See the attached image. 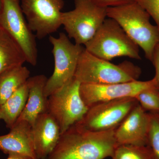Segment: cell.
<instances>
[{"instance_id": "obj_8", "label": "cell", "mask_w": 159, "mask_h": 159, "mask_svg": "<svg viewBox=\"0 0 159 159\" xmlns=\"http://www.w3.org/2000/svg\"><path fill=\"white\" fill-rule=\"evenodd\" d=\"M0 26L17 43L25 57L26 62L33 66L36 65L38 60L36 36L28 25L20 0H2Z\"/></svg>"}, {"instance_id": "obj_15", "label": "cell", "mask_w": 159, "mask_h": 159, "mask_svg": "<svg viewBox=\"0 0 159 159\" xmlns=\"http://www.w3.org/2000/svg\"><path fill=\"white\" fill-rule=\"evenodd\" d=\"M48 79L43 74L29 77L27 81L29 90L28 100L18 121H25L32 125L39 115L48 112V97L44 94Z\"/></svg>"}, {"instance_id": "obj_18", "label": "cell", "mask_w": 159, "mask_h": 159, "mask_svg": "<svg viewBox=\"0 0 159 159\" xmlns=\"http://www.w3.org/2000/svg\"><path fill=\"white\" fill-rule=\"evenodd\" d=\"M30 72L26 66L16 67L0 75V107L25 84Z\"/></svg>"}, {"instance_id": "obj_1", "label": "cell", "mask_w": 159, "mask_h": 159, "mask_svg": "<svg viewBox=\"0 0 159 159\" xmlns=\"http://www.w3.org/2000/svg\"><path fill=\"white\" fill-rule=\"evenodd\" d=\"M115 130L93 131L75 123L61 134L47 159H105L117 146Z\"/></svg>"}, {"instance_id": "obj_25", "label": "cell", "mask_w": 159, "mask_h": 159, "mask_svg": "<svg viewBox=\"0 0 159 159\" xmlns=\"http://www.w3.org/2000/svg\"><path fill=\"white\" fill-rule=\"evenodd\" d=\"M6 159H29L26 157L16 154H9V156Z\"/></svg>"}, {"instance_id": "obj_16", "label": "cell", "mask_w": 159, "mask_h": 159, "mask_svg": "<svg viewBox=\"0 0 159 159\" xmlns=\"http://www.w3.org/2000/svg\"><path fill=\"white\" fill-rule=\"evenodd\" d=\"M25 62V57L17 43L0 26V75Z\"/></svg>"}, {"instance_id": "obj_7", "label": "cell", "mask_w": 159, "mask_h": 159, "mask_svg": "<svg viewBox=\"0 0 159 159\" xmlns=\"http://www.w3.org/2000/svg\"><path fill=\"white\" fill-rule=\"evenodd\" d=\"M80 85L74 77L48 98V112L56 120L61 134L81 121L88 110L80 97Z\"/></svg>"}, {"instance_id": "obj_12", "label": "cell", "mask_w": 159, "mask_h": 159, "mask_svg": "<svg viewBox=\"0 0 159 159\" xmlns=\"http://www.w3.org/2000/svg\"><path fill=\"white\" fill-rule=\"evenodd\" d=\"M149 123V113L139 103L115 129L114 136L117 146L147 145Z\"/></svg>"}, {"instance_id": "obj_22", "label": "cell", "mask_w": 159, "mask_h": 159, "mask_svg": "<svg viewBox=\"0 0 159 159\" xmlns=\"http://www.w3.org/2000/svg\"><path fill=\"white\" fill-rule=\"evenodd\" d=\"M148 12L159 31V0H134Z\"/></svg>"}, {"instance_id": "obj_10", "label": "cell", "mask_w": 159, "mask_h": 159, "mask_svg": "<svg viewBox=\"0 0 159 159\" xmlns=\"http://www.w3.org/2000/svg\"><path fill=\"white\" fill-rule=\"evenodd\" d=\"M21 7L30 30L43 39L61 26L64 0H21Z\"/></svg>"}, {"instance_id": "obj_2", "label": "cell", "mask_w": 159, "mask_h": 159, "mask_svg": "<svg viewBox=\"0 0 159 159\" xmlns=\"http://www.w3.org/2000/svg\"><path fill=\"white\" fill-rule=\"evenodd\" d=\"M107 17L119 24L129 37L144 51L152 61L154 50L159 43V31L150 22V16L136 2L107 8Z\"/></svg>"}, {"instance_id": "obj_5", "label": "cell", "mask_w": 159, "mask_h": 159, "mask_svg": "<svg viewBox=\"0 0 159 159\" xmlns=\"http://www.w3.org/2000/svg\"><path fill=\"white\" fill-rule=\"evenodd\" d=\"M75 8L62 12L61 25L75 43L85 45L95 36L107 16V8L91 0H74Z\"/></svg>"}, {"instance_id": "obj_14", "label": "cell", "mask_w": 159, "mask_h": 159, "mask_svg": "<svg viewBox=\"0 0 159 159\" xmlns=\"http://www.w3.org/2000/svg\"><path fill=\"white\" fill-rule=\"evenodd\" d=\"M34 150L37 159H47L61 135L56 120L48 112L40 114L32 125Z\"/></svg>"}, {"instance_id": "obj_21", "label": "cell", "mask_w": 159, "mask_h": 159, "mask_svg": "<svg viewBox=\"0 0 159 159\" xmlns=\"http://www.w3.org/2000/svg\"><path fill=\"white\" fill-rule=\"evenodd\" d=\"M150 116L147 146L153 159H159V112H148Z\"/></svg>"}, {"instance_id": "obj_4", "label": "cell", "mask_w": 159, "mask_h": 159, "mask_svg": "<svg viewBox=\"0 0 159 159\" xmlns=\"http://www.w3.org/2000/svg\"><path fill=\"white\" fill-rule=\"evenodd\" d=\"M84 46L89 53L108 61L122 56L141 59L139 46L110 18L106 19L95 36Z\"/></svg>"}, {"instance_id": "obj_3", "label": "cell", "mask_w": 159, "mask_h": 159, "mask_svg": "<svg viewBox=\"0 0 159 159\" xmlns=\"http://www.w3.org/2000/svg\"><path fill=\"white\" fill-rule=\"evenodd\" d=\"M141 73V69L130 61L114 64L90 54L84 48L74 77L80 84H107L136 81Z\"/></svg>"}, {"instance_id": "obj_6", "label": "cell", "mask_w": 159, "mask_h": 159, "mask_svg": "<svg viewBox=\"0 0 159 159\" xmlns=\"http://www.w3.org/2000/svg\"><path fill=\"white\" fill-rule=\"evenodd\" d=\"M49 41L53 47L54 69L45 87L44 94L47 97L74 79L80 57L84 49L82 45L71 42L62 32L57 38L50 35Z\"/></svg>"}, {"instance_id": "obj_11", "label": "cell", "mask_w": 159, "mask_h": 159, "mask_svg": "<svg viewBox=\"0 0 159 159\" xmlns=\"http://www.w3.org/2000/svg\"><path fill=\"white\" fill-rule=\"evenodd\" d=\"M156 87L155 78L147 81H136L120 83L96 84H80V93L88 107L98 102L115 99L135 97L145 89Z\"/></svg>"}, {"instance_id": "obj_24", "label": "cell", "mask_w": 159, "mask_h": 159, "mask_svg": "<svg viewBox=\"0 0 159 159\" xmlns=\"http://www.w3.org/2000/svg\"><path fill=\"white\" fill-rule=\"evenodd\" d=\"M151 61L155 69V76L154 78L156 81L157 88L159 90V43L156 46L154 50Z\"/></svg>"}, {"instance_id": "obj_20", "label": "cell", "mask_w": 159, "mask_h": 159, "mask_svg": "<svg viewBox=\"0 0 159 159\" xmlns=\"http://www.w3.org/2000/svg\"><path fill=\"white\" fill-rule=\"evenodd\" d=\"M143 109L148 112H159V90L156 87L145 89L135 97Z\"/></svg>"}, {"instance_id": "obj_26", "label": "cell", "mask_w": 159, "mask_h": 159, "mask_svg": "<svg viewBox=\"0 0 159 159\" xmlns=\"http://www.w3.org/2000/svg\"><path fill=\"white\" fill-rule=\"evenodd\" d=\"M1 6H2V0H0V11H1Z\"/></svg>"}, {"instance_id": "obj_9", "label": "cell", "mask_w": 159, "mask_h": 159, "mask_svg": "<svg viewBox=\"0 0 159 159\" xmlns=\"http://www.w3.org/2000/svg\"><path fill=\"white\" fill-rule=\"evenodd\" d=\"M138 104L135 97L95 103L89 107L86 113L78 123L93 131L114 130Z\"/></svg>"}, {"instance_id": "obj_19", "label": "cell", "mask_w": 159, "mask_h": 159, "mask_svg": "<svg viewBox=\"0 0 159 159\" xmlns=\"http://www.w3.org/2000/svg\"><path fill=\"white\" fill-rule=\"evenodd\" d=\"M111 159H153L147 145H123L115 148Z\"/></svg>"}, {"instance_id": "obj_13", "label": "cell", "mask_w": 159, "mask_h": 159, "mask_svg": "<svg viewBox=\"0 0 159 159\" xmlns=\"http://www.w3.org/2000/svg\"><path fill=\"white\" fill-rule=\"evenodd\" d=\"M0 150L16 154L29 159H37L34 150L32 125L25 121H17L9 134L0 136Z\"/></svg>"}, {"instance_id": "obj_17", "label": "cell", "mask_w": 159, "mask_h": 159, "mask_svg": "<svg viewBox=\"0 0 159 159\" xmlns=\"http://www.w3.org/2000/svg\"><path fill=\"white\" fill-rule=\"evenodd\" d=\"M29 93L26 82L0 107V120H3L10 129L24 110Z\"/></svg>"}, {"instance_id": "obj_23", "label": "cell", "mask_w": 159, "mask_h": 159, "mask_svg": "<svg viewBox=\"0 0 159 159\" xmlns=\"http://www.w3.org/2000/svg\"><path fill=\"white\" fill-rule=\"evenodd\" d=\"M94 4L104 8L123 6L134 2V0H91Z\"/></svg>"}]
</instances>
